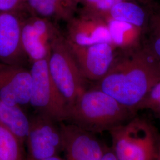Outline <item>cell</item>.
<instances>
[{"instance_id":"5","label":"cell","mask_w":160,"mask_h":160,"mask_svg":"<svg viewBox=\"0 0 160 160\" xmlns=\"http://www.w3.org/2000/svg\"><path fill=\"white\" fill-rule=\"evenodd\" d=\"M48 59L31 64L32 87L29 104L36 113L46 116L58 123L65 122L68 105L52 77Z\"/></svg>"},{"instance_id":"8","label":"cell","mask_w":160,"mask_h":160,"mask_svg":"<svg viewBox=\"0 0 160 160\" xmlns=\"http://www.w3.org/2000/svg\"><path fill=\"white\" fill-rule=\"evenodd\" d=\"M67 42L86 80L98 82L102 80L110 68L118 52L111 43L79 46Z\"/></svg>"},{"instance_id":"9","label":"cell","mask_w":160,"mask_h":160,"mask_svg":"<svg viewBox=\"0 0 160 160\" xmlns=\"http://www.w3.org/2000/svg\"><path fill=\"white\" fill-rule=\"evenodd\" d=\"M65 160H101L106 145L94 133L68 122L59 123Z\"/></svg>"},{"instance_id":"11","label":"cell","mask_w":160,"mask_h":160,"mask_svg":"<svg viewBox=\"0 0 160 160\" xmlns=\"http://www.w3.org/2000/svg\"><path fill=\"white\" fill-rule=\"evenodd\" d=\"M32 87L30 70L23 65L0 62V99L11 106L30 103Z\"/></svg>"},{"instance_id":"4","label":"cell","mask_w":160,"mask_h":160,"mask_svg":"<svg viewBox=\"0 0 160 160\" xmlns=\"http://www.w3.org/2000/svg\"><path fill=\"white\" fill-rule=\"evenodd\" d=\"M48 61L52 77L69 107L87 89L86 80L62 33L53 41Z\"/></svg>"},{"instance_id":"21","label":"cell","mask_w":160,"mask_h":160,"mask_svg":"<svg viewBox=\"0 0 160 160\" xmlns=\"http://www.w3.org/2000/svg\"><path fill=\"white\" fill-rule=\"evenodd\" d=\"M101 160H118V159L114 154L111 147L109 148V147L107 146Z\"/></svg>"},{"instance_id":"16","label":"cell","mask_w":160,"mask_h":160,"mask_svg":"<svg viewBox=\"0 0 160 160\" xmlns=\"http://www.w3.org/2000/svg\"><path fill=\"white\" fill-rule=\"evenodd\" d=\"M0 124L14 133L24 144L29 133L30 119L19 106H11L0 99Z\"/></svg>"},{"instance_id":"1","label":"cell","mask_w":160,"mask_h":160,"mask_svg":"<svg viewBox=\"0 0 160 160\" xmlns=\"http://www.w3.org/2000/svg\"><path fill=\"white\" fill-rule=\"evenodd\" d=\"M160 82V62L142 45L137 49L120 51L108 73L96 88L137 112L139 104Z\"/></svg>"},{"instance_id":"15","label":"cell","mask_w":160,"mask_h":160,"mask_svg":"<svg viewBox=\"0 0 160 160\" xmlns=\"http://www.w3.org/2000/svg\"><path fill=\"white\" fill-rule=\"evenodd\" d=\"M149 16L148 8L135 1H124L114 5L101 17H109L117 21L129 23L145 31L148 26Z\"/></svg>"},{"instance_id":"20","label":"cell","mask_w":160,"mask_h":160,"mask_svg":"<svg viewBox=\"0 0 160 160\" xmlns=\"http://www.w3.org/2000/svg\"><path fill=\"white\" fill-rule=\"evenodd\" d=\"M26 0H0V12H18L26 10Z\"/></svg>"},{"instance_id":"7","label":"cell","mask_w":160,"mask_h":160,"mask_svg":"<svg viewBox=\"0 0 160 160\" xmlns=\"http://www.w3.org/2000/svg\"><path fill=\"white\" fill-rule=\"evenodd\" d=\"M30 14L22 20V42L24 52L32 64L49 58L53 41L62 32L55 22Z\"/></svg>"},{"instance_id":"22","label":"cell","mask_w":160,"mask_h":160,"mask_svg":"<svg viewBox=\"0 0 160 160\" xmlns=\"http://www.w3.org/2000/svg\"><path fill=\"white\" fill-rule=\"evenodd\" d=\"M136 1L139 4H142V6H145L147 8H153L160 4L155 0H136Z\"/></svg>"},{"instance_id":"25","label":"cell","mask_w":160,"mask_h":160,"mask_svg":"<svg viewBox=\"0 0 160 160\" xmlns=\"http://www.w3.org/2000/svg\"><path fill=\"white\" fill-rule=\"evenodd\" d=\"M157 116H158V118H160V113H159V114H157Z\"/></svg>"},{"instance_id":"17","label":"cell","mask_w":160,"mask_h":160,"mask_svg":"<svg viewBox=\"0 0 160 160\" xmlns=\"http://www.w3.org/2000/svg\"><path fill=\"white\" fill-rule=\"evenodd\" d=\"M22 141L0 124V160H28Z\"/></svg>"},{"instance_id":"23","label":"cell","mask_w":160,"mask_h":160,"mask_svg":"<svg viewBox=\"0 0 160 160\" xmlns=\"http://www.w3.org/2000/svg\"><path fill=\"white\" fill-rule=\"evenodd\" d=\"M155 160H160V136L157 138V151Z\"/></svg>"},{"instance_id":"18","label":"cell","mask_w":160,"mask_h":160,"mask_svg":"<svg viewBox=\"0 0 160 160\" xmlns=\"http://www.w3.org/2000/svg\"><path fill=\"white\" fill-rule=\"evenodd\" d=\"M148 9V23L143 44L160 62V4Z\"/></svg>"},{"instance_id":"19","label":"cell","mask_w":160,"mask_h":160,"mask_svg":"<svg viewBox=\"0 0 160 160\" xmlns=\"http://www.w3.org/2000/svg\"><path fill=\"white\" fill-rule=\"evenodd\" d=\"M81 10L96 15L108 12L118 2V0H77Z\"/></svg>"},{"instance_id":"14","label":"cell","mask_w":160,"mask_h":160,"mask_svg":"<svg viewBox=\"0 0 160 160\" xmlns=\"http://www.w3.org/2000/svg\"><path fill=\"white\" fill-rule=\"evenodd\" d=\"M107 23L111 43L120 51H131L143 45L145 31L129 23L102 17Z\"/></svg>"},{"instance_id":"12","label":"cell","mask_w":160,"mask_h":160,"mask_svg":"<svg viewBox=\"0 0 160 160\" xmlns=\"http://www.w3.org/2000/svg\"><path fill=\"white\" fill-rule=\"evenodd\" d=\"M22 24L18 12H0V62L24 66L28 60L22 42Z\"/></svg>"},{"instance_id":"10","label":"cell","mask_w":160,"mask_h":160,"mask_svg":"<svg viewBox=\"0 0 160 160\" xmlns=\"http://www.w3.org/2000/svg\"><path fill=\"white\" fill-rule=\"evenodd\" d=\"M65 36L68 42L79 46L111 43L106 21L102 17L81 9L78 10V14L67 23Z\"/></svg>"},{"instance_id":"13","label":"cell","mask_w":160,"mask_h":160,"mask_svg":"<svg viewBox=\"0 0 160 160\" xmlns=\"http://www.w3.org/2000/svg\"><path fill=\"white\" fill-rule=\"evenodd\" d=\"M77 0H26L30 14L55 22H68L78 12Z\"/></svg>"},{"instance_id":"24","label":"cell","mask_w":160,"mask_h":160,"mask_svg":"<svg viewBox=\"0 0 160 160\" xmlns=\"http://www.w3.org/2000/svg\"><path fill=\"white\" fill-rule=\"evenodd\" d=\"M65 160L64 158L59 157V155H56V156H54V157H52L50 158H48L46 159H43V160Z\"/></svg>"},{"instance_id":"3","label":"cell","mask_w":160,"mask_h":160,"mask_svg":"<svg viewBox=\"0 0 160 160\" xmlns=\"http://www.w3.org/2000/svg\"><path fill=\"white\" fill-rule=\"evenodd\" d=\"M109 132L118 160H155L158 135L147 120L134 116Z\"/></svg>"},{"instance_id":"2","label":"cell","mask_w":160,"mask_h":160,"mask_svg":"<svg viewBox=\"0 0 160 160\" xmlns=\"http://www.w3.org/2000/svg\"><path fill=\"white\" fill-rule=\"evenodd\" d=\"M136 112L103 90L86 89L68 107L66 122L92 133L110 131L127 122Z\"/></svg>"},{"instance_id":"6","label":"cell","mask_w":160,"mask_h":160,"mask_svg":"<svg viewBox=\"0 0 160 160\" xmlns=\"http://www.w3.org/2000/svg\"><path fill=\"white\" fill-rule=\"evenodd\" d=\"M30 119L26 143L28 160H42L63 152V137L59 123L42 114Z\"/></svg>"}]
</instances>
